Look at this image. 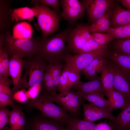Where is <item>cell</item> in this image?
<instances>
[{"instance_id": "6da1fadb", "label": "cell", "mask_w": 130, "mask_h": 130, "mask_svg": "<svg viewBox=\"0 0 130 130\" xmlns=\"http://www.w3.org/2000/svg\"><path fill=\"white\" fill-rule=\"evenodd\" d=\"M72 29L68 28L53 36L40 40L34 55L49 64H65L64 60L69 53L67 50V40Z\"/></svg>"}, {"instance_id": "7a4b0ae2", "label": "cell", "mask_w": 130, "mask_h": 130, "mask_svg": "<svg viewBox=\"0 0 130 130\" xmlns=\"http://www.w3.org/2000/svg\"><path fill=\"white\" fill-rule=\"evenodd\" d=\"M47 65L45 61L36 55L25 57L23 60L25 71L22 78L21 89L43 86Z\"/></svg>"}, {"instance_id": "3957f363", "label": "cell", "mask_w": 130, "mask_h": 130, "mask_svg": "<svg viewBox=\"0 0 130 130\" xmlns=\"http://www.w3.org/2000/svg\"><path fill=\"white\" fill-rule=\"evenodd\" d=\"M39 38L22 39L14 38L9 32L0 35V45L6 50L9 57L16 56L22 58L34 55Z\"/></svg>"}, {"instance_id": "277c9868", "label": "cell", "mask_w": 130, "mask_h": 130, "mask_svg": "<svg viewBox=\"0 0 130 130\" xmlns=\"http://www.w3.org/2000/svg\"><path fill=\"white\" fill-rule=\"evenodd\" d=\"M54 103L50 95L43 92L36 98L29 101L27 105L30 108L39 110L44 116L57 121L64 125H66L71 116L63 108Z\"/></svg>"}, {"instance_id": "5b68a950", "label": "cell", "mask_w": 130, "mask_h": 130, "mask_svg": "<svg viewBox=\"0 0 130 130\" xmlns=\"http://www.w3.org/2000/svg\"><path fill=\"white\" fill-rule=\"evenodd\" d=\"M37 10L36 16L43 33L41 39L47 38L59 28L60 16L55 11L43 5L33 4Z\"/></svg>"}, {"instance_id": "8992f818", "label": "cell", "mask_w": 130, "mask_h": 130, "mask_svg": "<svg viewBox=\"0 0 130 130\" xmlns=\"http://www.w3.org/2000/svg\"><path fill=\"white\" fill-rule=\"evenodd\" d=\"M109 52L107 48L97 51L73 55L69 53L65 57L64 61L70 67L80 73L94 59L100 57H105Z\"/></svg>"}, {"instance_id": "52a82bcc", "label": "cell", "mask_w": 130, "mask_h": 130, "mask_svg": "<svg viewBox=\"0 0 130 130\" xmlns=\"http://www.w3.org/2000/svg\"><path fill=\"white\" fill-rule=\"evenodd\" d=\"M88 26L78 24L75 27L71 29L67 40V47L69 53L74 55L78 54L83 45L91 39Z\"/></svg>"}, {"instance_id": "ba28073f", "label": "cell", "mask_w": 130, "mask_h": 130, "mask_svg": "<svg viewBox=\"0 0 130 130\" xmlns=\"http://www.w3.org/2000/svg\"><path fill=\"white\" fill-rule=\"evenodd\" d=\"M50 97L54 102L61 106L72 116L76 117L80 114L81 105L83 102L82 95L79 92L70 91L64 96H59L57 94Z\"/></svg>"}, {"instance_id": "9c48e42d", "label": "cell", "mask_w": 130, "mask_h": 130, "mask_svg": "<svg viewBox=\"0 0 130 130\" xmlns=\"http://www.w3.org/2000/svg\"><path fill=\"white\" fill-rule=\"evenodd\" d=\"M88 19L91 24L112 9L115 3L112 0H83Z\"/></svg>"}, {"instance_id": "30bf717a", "label": "cell", "mask_w": 130, "mask_h": 130, "mask_svg": "<svg viewBox=\"0 0 130 130\" xmlns=\"http://www.w3.org/2000/svg\"><path fill=\"white\" fill-rule=\"evenodd\" d=\"M24 130H64L65 127L60 122L47 117L42 114L26 121Z\"/></svg>"}, {"instance_id": "8fae6325", "label": "cell", "mask_w": 130, "mask_h": 130, "mask_svg": "<svg viewBox=\"0 0 130 130\" xmlns=\"http://www.w3.org/2000/svg\"><path fill=\"white\" fill-rule=\"evenodd\" d=\"M84 113V119L94 122L95 121L103 118L112 119L115 117L112 114V110L98 107L94 104H82Z\"/></svg>"}, {"instance_id": "7c38bea8", "label": "cell", "mask_w": 130, "mask_h": 130, "mask_svg": "<svg viewBox=\"0 0 130 130\" xmlns=\"http://www.w3.org/2000/svg\"><path fill=\"white\" fill-rule=\"evenodd\" d=\"M108 62L111 67L114 75V89L130 101V83L123 73L111 61Z\"/></svg>"}, {"instance_id": "4fadbf2b", "label": "cell", "mask_w": 130, "mask_h": 130, "mask_svg": "<svg viewBox=\"0 0 130 130\" xmlns=\"http://www.w3.org/2000/svg\"><path fill=\"white\" fill-rule=\"evenodd\" d=\"M9 59V73L13 84L12 90L15 93L21 89L23 60L16 56L10 57Z\"/></svg>"}, {"instance_id": "5bb4252c", "label": "cell", "mask_w": 130, "mask_h": 130, "mask_svg": "<svg viewBox=\"0 0 130 130\" xmlns=\"http://www.w3.org/2000/svg\"><path fill=\"white\" fill-rule=\"evenodd\" d=\"M108 124L112 130H130V102L117 116L109 120Z\"/></svg>"}, {"instance_id": "9a60e30c", "label": "cell", "mask_w": 130, "mask_h": 130, "mask_svg": "<svg viewBox=\"0 0 130 130\" xmlns=\"http://www.w3.org/2000/svg\"><path fill=\"white\" fill-rule=\"evenodd\" d=\"M110 22V27L112 28L130 24V11L115 4L112 9Z\"/></svg>"}, {"instance_id": "2e32d148", "label": "cell", "mask_w": 130, "mask_h": 130, "mask_svg": "<svg viewBox=\"0 0 130 130\" xmlns=\"http://www.w3.org/2000/svg\"><path fill=\"white\" fill-rule=\"evenodd\" d=\"M105 57L123 73L130 82V55L109 52Z\"/></svg>"}, {"instance_id": "e0dca14e", "label": "cell", "mask_w": 130, "mask_h": 130, "mask_svg": "<svg viewBox=\"0 0 130 130\" xmlns=\"http://www.w3.org/2000/svg\"><path fill=\"white\" fill-rule=\"evenodd\" d=\"M100 78L104 93L109 99L114 90L113 88L114 75L108 62H106L101 72Z\"/></svg>"}, {"instance_id": "ac0fdd59", "label": "cell", "mask_w": 130, "mask_h": 130, "mask_svg": "<svg viewBox=\"0 0 130 130\" xmlns=\"http://www.w3.org/2000/svg\"><path fill=\"white\" fill-rule=\"evenodd\" d=\"M72 88L82 95L94 92L104 93L99 77L95 80L85 83L79 80Z\"/></svg>"}, {"instance_id": "d6986e66", "label": "cell", "mask_w": 130, "mask_h": 130, "mask_svg": "<svg viewBox=\"0 0 130 130\" xmlns=\"http://www.w3.org/2000/svg\"><path fill=\"white\" fill-rule=\"evenodd\" d=\"M62 11L60 15L63 20H67L69 24L73 25L78 20L84 16L85 10L77 9L74 7L61 6Z\"/></svg>"}, {"instance_id": "ffe728a7", "label": "cell", "mask_w": 130, "mask_h": 130, "mask_svg": "<svg viewBox=\"0 0 130 130\" xmlns=\"http://www.w3.org/2000/svg\"><path fill=\"white\" fill-rule=\"evenodd\" d=\"M98 125L94 122L71 116L67 122L66 127L75 130H96Z\"/></svg>"}, {"instance_id": "44dd1931", "label": "cell", "mask_w": 130, "mask_h": 130, "mask_svg": "<svg viewBox=\"0 0 130 130\" xmlns=\"http://www.w3.org/2000/svg\"><path fill=\"white\" fill-rule=\"evenodd\" d=\"M37 10L34 7L30 8L27 6L14 9L11 14L13 21L27 20L30 21L33 20L37 14Z\"/></svg>"}, {"instance_id": "7402d4cb", "label": "cell", "mask_w": 130, "mask_h": 130, "mask_svg": "<svg viewBox=\"0 0 130 130\" xmlns=\"http://www.w3.org/2000/svg\"><path fill=\"white\" fill-rule=\"evenodd\" d=\"M104 95L103 93L94 92L82 95L83 98L90 103L103 108L113 110V109L110 102L104 98Z\"/></svg>"}, {"instance_id": "603a6c76", "label": "cell", "mask_w": 130, "mask_h": 130, "mask_svg": "<svg viewBox=\"0 0 130 130\" xmlns=\"http://www.w3.org/2000/svg\"><path fill=\"white\" fill-rule=\"evenodd\" d=\"M53 65L49 64L47 65L43 80V92L51 95H54L57 94L52 75Z\"/></svg>"}, {"instance_id": "cb8c5ba5", "label": "cell", "mask_w": 130, "mask_h": 130, "mask_svg": "<svg viewBox=\"0 0 130 130\" xmlns=\"http://www.w3.org/2000/svg\"><path fill=\"white\" fill-rule=\"evenodd\" d=\"M13 36L15 38L22 39L31 38L32 30L30 25L25 22L20 23L14 27Z\"/></svg>"}, {"instance_id": "d4e9b609", "label": "cell", "mask_w": 130, "mask_h": 130, "mask_svg": "<svg viewBox=\"0 0 130 130\" xmlns=\"http://www.w3.org/2000/svg\"><path fill=\"white\" fill-rule=\"evenodd\" d=\"M113 52L130 55V37L116 39L112 42Z\"/></svg>"}, {"instance_id": "484cf974", "label": "cell", "mask_w": 130, "mask_h": 130, "mask_svg": "<svg viewBox=\"0 0 130 130\" xmlns=\"http://www.w3.org/2000/svg\"><path fill=\"white\" fill-rule=\"evenodd\" d=\"M9 65L8 54L6 50L0 45V76L6 78L10 77Z\"/></svg>"}, {"instance_id": "4316f807", "label": "cell", "mask_w": 130, "mask_h": 130, "mask_svg": "<svg viewBox=\"0 0 130 130\" xmlns=\"http://www.w3.org/2000/svg\"><path fill=\"white\" fill-rule=\"evenodd\" d=\"M70 71L69 66L65 64L63 69L60 77L59 82L57 90L60 92L59 96L65 95L69 91L68 88V77Z\"/></svg>"}, {"instance_id": "83f0119b", "label": "cell", "mask_w": 130, "mask_h": 130, "mask_svg": "<svg viewBox=\"0 0 130 130\" xmlns=\"http://www.w3.org/2000/svg\"><path fill=\"white\" fill-rule=\"evenodd\" d=\"M108 100L110 102L113 109H122L130 102V100L127 99L121 94L114 90Z\"/></svg>"}, {"instance_id": "f1b7e54d", "label": "cell", "mask_w": 130, "mask_h": 130, "mask_svg": "<svg viewBox=\"0 0 130 130\" xmlns=\"http://www.w3.org/2000/svg\"><path fill=\"white\" fill-rule=\"evenodd\" d=\"M107 48V45H100L91 39L87 40L83 45L78 54L97 51Z\"/></svg>"}, {"instance_id": "f546056e", "label": "cell", "mask_w": 130, "mask_h": 130, "mask_svg": "<svg viewBox=\"0 0 130 130\" xmlns=\"http://www.w3.org/2000/svg\"><path fill=\"white\" fill-rule=\"evenodd\" d=\"M91 33V38L98 44L103 45H107L115 39L112 35L107 33Z\"/></svg>"}, {"instance_id": "4dcf8cb0", "label": "cell", "mask_w": 130, "mask_h": 130, "mask_svg": "<svg viewBox=\"0 0 130 130\" xmlns=\"http://www.w3.org/2000/svg\"><path fill=\"white\" fill-rule=\"evenodd\" d=\"M13 107L10 112L9 122L10 130H16L19 118L22 111L20 106L14 105Z\"/></svg>"}, {"instance_id": "1f68e13d", "label": "cell", "mask_w": 130, "mask_h": 130, "mask_svg": "<svg viewBox=\"0 0 130 130\" xmlns=\"http://www.w3.org/2000/svg\"><path fill=\"white\" fill-rule=\"evenodd\" d=\"M104 56L100 57L93 60L91 63L82 72L84 74L88 71L94 69L99 70L100 72L106 63V60Z\"/></svg>"}, {"instance_id": "d6a6232c", "label": "cell", "mask_w": 130, "mask_h": 130, "mask_svg": "<svg viewBox=\"0 0 130 130\" xmlns=\"http://www.w3.org/2000/svg\"><path fill=\"white\" fill-rule=\"evenodd\" d=\"M32 2L33 5L41 4L50 6L60 16L61 13L60 9V2L58 0H32Z\"/></svg>"}, {"instance_id": "836d02e7", "label": "cell", "mask_w": 130, "mask_h": 130, "mask_svg": "<svg viewBox=\"0 0 130 130\" xmlns=\"http://www.w3.org/2000/svg\"><path fill=\"white\" fill-rule=\"evenodd\" d=\"M65 64H53L52 73L54 85L57 90L59 84L60 79Z\"/></svg>"}, {"instance_id": "e575fe53", "label": "cell", "mask_w": 130, "mask_h": 130, "mask_svg": "<svg viewBox=\"0 0 130 130\" xmlns=\"http://www.w3.org/2000/svg\"><path fill=\"white\" fill-rule=\"evenodd\" d=\"M69 66L70 71L68 77V88L70 91L73 87L80 80V73Z\"/></svg>"}, {"instance_id": "d590c367", "label": "cell", "mask_w": 130, "mask_h": 130, "mask_svg": "<svg viewBox=\"0 0 130 130\" xmlns=\"http://www.w3.org/2000/svg\"><path fill=\"white\" fill-rule=\"evenodd\" d=\"M12 82L9 78L0 76V92L9 94L13 97V92L9 87Z\"/></svg>"}, {"instance_id": "8d00e7d4", "label": "cell", "mask_w": 130, "mask_h": 130, "mask_svg": "<svg viewBox=\"0 0 130 130\" xmlns=\"http://www.w3.org/2000/svg\"><path fill=\"white\" fill-rule=\"evenodd\" d=\"M13 97L9 94L2 92H0V109L5 108L9 105L14 106L13 101Z\"/></svg>"}, {"instance_id": "74e56055", "label": "cell", "mask_w": 130, "mask_h": 130, "mask_svg": "<svg viewBox=\"0 0 130 130\" xmlns=\"http://www.w3.org/2000/svg\"><path fill=\"white\" fill-rule=\"evenodd\" d=\"M60 2L61 6L73 7L79 9L85 10L83 3L81 1L78 0H61Z\"/></svg>"}, {"instance_id": "f35d334b", "label": "cell", "mask_w": 130, "mask_h": 130, "mask_svg": "<svg viewBox=\"0 0 130 130\" xmlns=\"http://www.w3.org/2000/svg\"><path fill=\"white\" fill-rule=\"evenodd\" d=\"M10 111L5 108L0 110V130H2L9 121Z\"/></svg>"}, {"instance_id": "ab89813d", "label": "cell", "mask_w": 130, "mask_h": 130, "mask_svg": "<svg viewBox=\"0 0 130 130\" xmlns=\"http://www.w3.org/2000/svg\"><path fill=\"white\" fill-rule=\"evenodd\" d=\"M28 98L26 92L24 89H22L15 92L13 97V99L22 103L27 102Z\"/></svg>"}, {"instance_id": "60d3db41", "label": "cell", "mask_w": 130, "mask_h": 130, "mask_svg": "<svg viewBox=\"0 0 130 130\" xmlns=\"http://www.w3.org/2000/svg\"><path fill=\"white\" fill-rule=\"evenodd\" d=\"M100 72L99 70L96 69H94L88 71L84 75L86 79L90 81L98 78L99 77L98 76L97 74Z\"/></svg>"}, {"instance_id": "b9f144b4", "label": "cell", "mask_w": 130, "mask_h": 130, "mask_svg": "<svg viewBox=\"0 0 130 130\" xmlns=\"http://www.w3.org/2000/svg\"><path fill=\"white\" fill-rule=\"evenodd\" d=\"M26 120L24 114L22 111L19 118L16 130H24Z\"/></svg>"}, {"instance_id": "7bdbcfd3", "label": "cell", "mask_w": 130, "mask_h": 130, "mask_svg": "<svg viewBox=\"0 0 130 130\" xmlns=\"http://www.w3.org/2000/svg\"><path fill=\"white\" fill-rule=\"evenodd\" d=\"M119 1L127 9L130 11V0H121Z\"/></svg>"}, {"instance_id": "ee69618b", "label": "cell", "mask_w": 130, "mask_h": 130, "mask_svg": "<svg viewBox=\"0 0 130 130\" xmlns=\"http://www.w3.org/2000/svg\"><path fill=\"white\" fill-rule=\"evenodd\" d=\"M1 130H10V127H7L4 128Z\"/></svg>"}, {"instance_id": "f6af8a7d", "label": "cell", "mask_w": 130, "mask_h": 130, "mask_svg": "<svg viewBox=\"0 0 130 130\" xmlns=\"http://www.w3.org/2000/svg\"><path fill=\"white\" fill-rule=\"evenodd\" d=\"M64 130H75L72 129L71 128H68L65 127V128Z\"/></svg>"}, {"instance_id": "bcb514c9", "label": "cell", "mask_w": 130, "mask_h": 130, "mask_svg": "<svg viewBox=\"0 0 130 130\" xmlns=\"http://www.w3.org/2000/svg\"></svg>"}]
</instances>
